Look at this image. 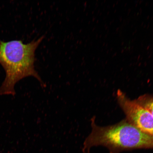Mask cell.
Listing matches in <instances>:
<instances>
[{
	"label": "cell",
	"mask_w": 153,
	"mask_h": 153,
	"mask_svg": "<svg viewBox=\"0 0 153 153\" xmlns=\"http://www.w3.org/2000/svg\"><path fill=\"white\" fill-rule=\"evenodd\" d=\"M91 132L85 139L83 153H90L93 147L102 146L109 153H120L135 149H153V136L144 132L127 119L114 125L101 127L91 119Z\"/></svg>",
	"instance_id": "obj_1"
},
{
	"label": "cell",
	"mask_w": 153,
	"mask_h": 153,
	"mask_svg": "<svg viewBox=\"0 0 153 153\" xmlns=\"http://www.w3.org/2000/svg\"><path fill=\"white\" fill-rule=\"evenodd\" d=\"M44 38L42 36L26 44L21 40H0V64L6 74L0 87V95H15V84L28 76L35 77L43 87H45L34 67L35 51Z\"/></svg>",
	"instance_id": "obj_2"
},
{
	"label": "cell",
	"mask_w": 153,
	"mask_h": 153,
	"mask_svg": "<svg viewBox=\"0 0 153 153\" xmlns=\"http://www.w3.org/2000/svg\"><path fill=\"white\" fill-rule=\"evenodd\" d=\"M117 97L127 120L144 132L153 136V116L135 100H132L118 90Z\"/></svg>",
	"instance_id": "obj_3"
},
{
	"label": "cell",
	"mask_w": 153,
	"mask_h": 153,
	"mask_svg": "<svg viewBox=\"0 0 153 153\" xmlns=\"http://www.w3.org/2000/svg\"><path fill=\"white\" fill-rule=\"evenodd\" d=\"M135 100L149 111L153 116V97L148 95H144L139 97L138 99Z\"/></svg>",
	"instance_id": "obj_4"
}]
</instances>
